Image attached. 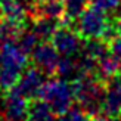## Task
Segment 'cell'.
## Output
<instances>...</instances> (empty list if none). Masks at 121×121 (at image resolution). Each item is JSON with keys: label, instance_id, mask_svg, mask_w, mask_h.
<instances>
[{"label": "cell", "instance_id": "7", "mask_svg": "<svg viewBox=\"0 0 121 121\" xmlns=\"http://www.w3.org/2000/svg\"><path fill=\"white\" fill-rule=\"evenodd\" d=\"M30 56L33 65L37 66L41 72H44L46 75H55L59 53L50 43V40H41V43H37Z\"/></svg>", "mask_w": 121, "mask_h": 121}, {"label": "cell", "instance_id": "15", "mask_svg": "<svg viewBox=\"0 0 121 121\" xmlns=\"http://www.w3.org/2000/svg\"><path fill=\"white\" fill-rule=\"evenodd\" d=\"M39 40H40V39L35 35V33L33 31V30H31V28L28 30V28L25 27L19 34H18V37H16L13 41L21 47V50L25 53V55L30 56V55H31V52L34 50V47L37 46Z\"/></svg>", "mask_w": 121, "mask_h": 121}, {"label": "cell", "instance_id": "19", "mask_svg": "<svg viewBox=\"0 0 121 121\" xmlns=\"http://www.w3.org/2000/svg\"><path fill=\"white\" fill-rule=\"evenodd\" d=\"M117 118H111L108 115H104V114H99V115H96L92 118V121H115Z\"/></svg>", "mask_w": 121, "mask_h": 121}, {"label": "cell", "instance_id": "13", "mask_svg": "<svg viewBox=\"0 0 121 121\" xmlns=\"http://www.w3.org/2000/svg\"><path fill=\"white\" fill-rule=\"evenodd\" d=\"M90 0H64L62 6H64V13H62V19L60 24L65 25H72L74 21L78 18V15L81 13L89 6Z\"/></svg>", "mask_w": 121, "mask_h": 121}, {"label": "cell", "instance_id": "8", "mask_svg": "<svg viewBox=\"0 0 121 121\" xmlns=\"http://www.w3.org/2000/svg\"><path fill=\"white\" fill-rule=\"evenodd\" d=\"M28 99L15 92L13 89L4 92L2 100V112L4 121H27Z\"/></svg>", "mask_w": 121, "mask_h": 121}, {"label": "cell", "instance_id": "14", "mask_svg": "<svg viewBox=\"0 0 121 121\" xmlns=\"http://www.w3.org/2000/svg\"><path fill=\"white\" fill-rule=\"evenodd\" d=\"M78 74H80V71H78V64L75 56H59L56 72H55V75H58V78L72 81L74 78H77Z\"/></svg>", "mask_w": 121, "mask_h": 121}, {"label": "cell", "instance_id": "18", "mask_svg": "<svg viewBox=\"0 0 121 121\" xmlns=\"http://www.w3.org/2000/svg\"><path fill=\"white\" fill-rule=\"evenodd\" d=\"M108 46H109V52L121 60V33L117 34L112 40L108 41Z\"/></svg>", "mask_w": 121, "mask_h": 121}, {"label": "cell", "instance_id": "3", "mask_svg": "<svg viewBox=\"0 0 121 121\" xmlns=\"http://www.w3.org/2000/svg\"><path fill=\"white\" fill-rule=\"evenodd\" d=\"M39 98L50 106L55 115H60L74 105V90L71 81L62 78H50L43 83Z\"/></svg>", "mask_w": 121, "mask_h": 121}, {"label": "cell", "instance_id": "21", "mask_svg": "<svg viewBox=\"0 0 121 121\" xmlns=\"http://www.w3.org/2000/svg\"><path fill=\"white\" fill-rule=\"evenodd\" d=\"M0 121H4V120H3V118H2V117H0Z\"/></svg>", "mask_w": 121, "mask_h": 121}, {"label": "cell", "instance_id": "16", "mask_svg": "<svg viewBox=\"0 0 121 121\" xmlns=\"http://www.w3.org/2000/svg\"><path fill=\"white\" fill-rule=\"evenodd\" d=\"M55 121H92V117L78 105H72L68 111L58 115V120Z\"/></svg>", "mask_w": 121, "mask_h": 121}, {"label": "cell", "instance_id": "12", "mask_svg": "<svg viewBox=\"0 0 121 121\" xmlns=\"http://www.w3.org/2000/svg\"><path fill=\"white\" fill-rule=\"evenodd\" d=\"M27 121H55V114L43 99L40 98L30 99Z\"/></svg>", "mask_w": 121, "mask_h": 121}, {"label": "cell", "instance_id": "2", "mask_svg": "<svg viewBox=\"0 0 121 121\" xmlns=\"http://www.w3.org/2000/svg\"><path fill=\"white\" fill-rule=\"evenodd\" d=\"M28 64V55L13 40L0 46V90L8 92L16 84L21 72Z\"/></svg>", "mask_w": 121, "mask_h": 121}, {"label": "cell", "instance_id": "11", "mask_svg": "<svg viewBox=\"0 0 121 121\" xmlns=\"http://www.w3.org/2000/svg\"><path fill=\"white\" fill-rule=\"evenodd\" d=\"M96 60H98V77L102 81L106 83L109 78L118 75L121 72V60L117 56H114L111 52H108L106 55Z\"/></svg>", "mask_w": 121, "mask_h": 121}, {"label": "cell", "instance_id": "1", "mask_svg": "<svg viewBox=\"0 0 121 121\" xmlns=\"http://www.w3.org/2000/svg\"><path fill=\"white\" fill-rule=\"evenodd\" d=\"M71 84L74 90V99L81 109H84L92 118L102 114L105 81H102L96 75L78 74L77 78L71 81Z\"/></svg>", "mask_w": 121, "mask_h": 121}, {"label": "cell", "instance_id": "10", "mask_svg": "<svg viewBox=\"0 0 121 121\" xmlns=\"http://www.w3.org/2000/svg\"><path fill=\"white\" fill-rule=\"evenodd\" d=\"M30 22H31V30L40 40H50L56 28L60 25L59 19H53L47 16H33L30 18Z\"/></svg>", "mask_w": 121, "mask_h": 121}, {"label": "cell", "instance_id": "5", "mask_svg": "<svg viewBox=\"0 0 121 121\" xmlns=\"http://www.w3.org/2000/svg\"><path fill=\"white\" fill-rule=\"evenodd\" d=\"M50 43L55 46L59 55L62 56H77L81 50L83 39L78 35L72 27L60 24L50 37Z\"/></svg>", "mask_w": 121, "mask_h": 121}, {"label": "cell", "instance_id": "9", "mask_svg": "<svg viewBox=\"0 0 121 121\" xmlns=\"http://www.w3.org/2000/svg\"><path fill=\"white\" fill-rule=\"evenodd\" d=\"M102 114L111 118L121 120V74L109 78L105 83Z\"/></svg>", "mask_w": 121, "mask_h": 121}, {"label": "cell", "instance_id": "4", "mask_svg": "<svg viewBox=\"0 0 121 121\" xmlns=\"http://www.w3.org/2000/svg\"><path fill=\"white\" fill-rule=\"evenodd\" d=\"M111 18L106 12L96 9L93 6H87L78 18L72 24V28L78 33V35L83 40H92V39H104L105 31L109 25Z\"/></svg>", "mask_w": 121, "mask_h": 121}, {"label": "cell", "instance_id": "17", "mask_svg": "<svg viewBox=\"0 0 121 121\" xmlns=\"http://www.w3.org/2000/svg\"><path fill=\"white\" fill-rule=\"evenodd\" d=\"M90 6H93L96 9H100L109 13V12H115L121 6V0H90Z\"/></svg>", "mask_w": 121, "mask_h": 121}, {"label": "cell", "instance_id": "20", "mask_svg": "<svg viewBox=\"0 0 121 121\" xmlns=\"http://www.w3.org/2000/svg\"><path fill=\"white\" fill-rule=\"evenodd\" d=\"M30 2H31V4H33V3H37V2H41V0H30Z\"/></svg>", "mask_w": 121, "mask_h": 121}, {"label": "cell", "instance_id": "6", "mask_svg": "<svg viewBox=\"0 0 121 121\" xmlns=\"http://www.w3.org/2000/svg\"><path fill=\"white\" fill-rule=\"evenodd\" d=\"M44 81H46L44 72H41L37 66L31 65V66H25L16 84L12 89L30 100V99L39 98L40 89H41Z\"/></svg>", "mask_w": 121, "mask_h": 121}]
</instances>
